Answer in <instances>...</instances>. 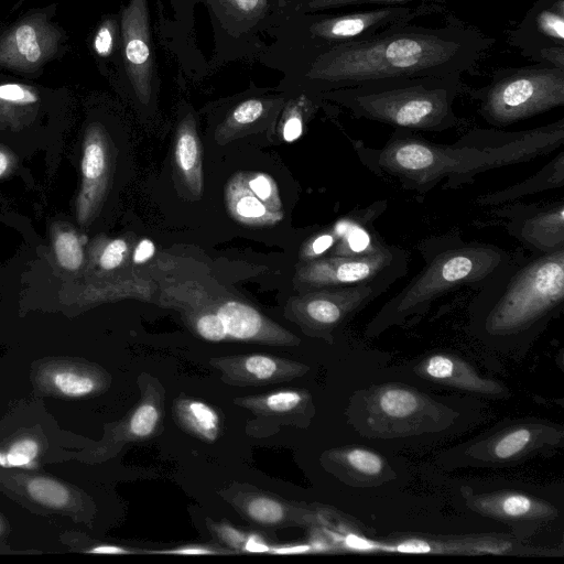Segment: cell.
<instances>
[{
  "instance_id": "cell-1",
  "label": "cell",
  "mask_w": 564,
  "mask_h": 564,
  "mask_svg": "<svg viewBox=\"0 0 564 564\" xmlns=\"http://www.w3.org/2000/svg\"><path fill=\"white\" fill-rule=\"evenodd\" d=\"M564 144V119L550 124L507 132L473 129L452 144L430 142L414 131L394 129L381 148L355 145L368 169L395 178L405 191L427 193L445 181L455 189L489 170L529 162Z\"/></svg>"
},
{
  "instance_id": "cell-2",
  "label": "cell",
  "mask_w": 564,
  "mask_h": 564,
  "mask_svg": "<svg viewBox=\"0 0 564 564\" xmlns=\"http://www.w3.org/2000/svg\"><path fill=\"white\" fill-rule=\"evenodd\" d=\"M491 43L457 25L424 28L403 22L322 52L306 78L334 90L384 78L463 74Z\"/></svg>"
},
{
  "instance_id": "cell-3",
  "label": "cell",
  "mask_w": 564,
  "mask_h": 564,
  "mask_svg": "<svg viewBox=\"0 0 564 564\" xmlns=\"http://www.w3.org/2000/svg\"><path fill=\"white\" fill-rule=\"evenodd\" d=\"M564 308V247L512 261L470 302L468 329L491 350L521 358Z\"/></svg>"
},
{
  "instance_id": "cell-4",
  "label": "cell",
  "mask_w": 564,
  "mask_h": 564,
  "mask_svg": "<svg viewBox=\"0 0 564 564\" xmlns=\"http://www.w3.org/2000/svg\"><path fill=\"white\" fill-rule=\"evenodd\" d=\"M420 252L424 267L369 321L366 337L414 323L448 292L464 286L481 289L516 256L495 245L466 242L458 235L424 240Z\"/></svg>"
},
{
  "instance_id": "cell-5",
  "label": "cell",
  "mask_w": 564,
  "mask_h": 564,
  "mask_svg": "<svg viewBox=\"0 0 564 564\" xmlns=\"http://www.w3.org/2000/svg\"><path fill=\"white\" fill-rule=\"evenodd\" d=\"M460 75L384 78L327 95L359 119L414 132H441L460 122L453 108L462 89Z\"/></svg>"
},
{
  "instance_id": "cell-6",
  "label": "cell",
  "mask_w": 564,
  "mask_h": 564,
  "mask_svg": "<svg viewBox=\"0 0 564 564\" xmlns=\"http://www.w3.org/2000/svg\"><path fill=\"white\" fill-rule=\"evenodd\" d=\"M458 416L452 406L395 382L357 391L347 409L348 422L373 440H416L446 432Z\"/></svg>"
},
{
  "instance_id": "cell-7",
  "label": "cell",
  "mask_w": 564,
  "mask_h": 564,
  "mask_svg": "<svg viewBox=\"0 0 564 564\" xmlns=\"http://www.w3.org/2000/svg\"><path fill=\"white\" fill-rule=\"evenodd\" d=\"M478 112L490 126L503 128L564 105V68L538 63L497 70L475 91Z\"/></svg>"
},
{
  "instance_id": "cell-8",
  "label": "cell",
  "mask_w": 564,
  "mask_h": 564,
  "mask_svg": "<svg viewBox=\"0 0 564 564\" xmlns=\"http://www.w3.org/2000/svg\"><path fill=\"white\" fill-rule=\"evenodd\" d=\"M564 445V427L549 420L525 417L500 423L438 456L451 468H502L554 454Z\"/></svg>"
},
{
  "instance_id": "cell-9",
  "label": "cell",
  "mask_w": 564,
  "mask_h": 564,
  "mask_svg": "<svg viewBox=\"0 0 564 564\" xmlns=\"http://www.w3.org/2000/svg\"><path fill=\"white\" fill-rule=\"evenodd\" d=\"M55 11V4L33 9L0 32L1 68L35 77L65 54L68 35L53 20Z\"/></svg>"
},
{
  "instance_id": "cell-10",
  "label": "cell",
  "mask_w": 564,
  "mask_h": 564,
  "mask_svg": "<svg viewBox=\"0 0 564 564\" xmlns=\"http://www.w3.org/2000/svg\"><path fill=\"white\" fill-rule=\"evenodd\" d=\"M408 262L406 251L390 245L362 257L325 256L302 261L294 283L305 291L377 283L392 285L406 274Z\"/></svg>"
},
{
  "instance_id": "cell-11",
  "label": "cell",
  "mask_w": 564,
  "mask_h": 564,
  "mask_svg": "<svg viewBox=\"0 0 564 564\" xmlns=\"http://www.w3.org/2000/svg\"><path fill=\"white\" fill-rule=\"evenodd\" d=\"M391 285L384 283L305 291L291 297L284 316L314 338L332 344L335 330Z\"/></svg>"
},
{
  "instance_id": "cell-12",
  "label": "cell",
  "mask_w": 564,
  "mask_h": 564,
  "mask_svg": "<svg viewBox=\"0 0 564 564\" xmlns=\"http://www.w3.org/2000/svg\"><path fill=\"white\" fill-rule=\"evenodd\" d=\"M460 492L471 511L507 524L520 541L535 534L560 516L551 502L516 489L476 492L464 486Z\"/></svg>"
},
{
  "instance_id": "cell-13",
  "label": "cell",
  "mask_w": 564,
  "mask_h": 564,
  "mask_svg": "<svg viewBox=\"0 0 564 564\" xmlns=\"http://www.w3.org/2000/svg\"><path fill=\"white\" fill-rule=\"evenodd\" d=\"M219 495L243 519L264 529L326 527L332 519L324 507L288 501L249 486L235 485Z\"/></svg>"
},
{
  "instance_id": "cell-14",
  "label": "cell",
  "mask_w": 564,
  "mask_h": 564,
  "mask_svg": "<svg viewBox=\"0 0 564 564\" xmlns=\"http://www.w3.org/2000/svg\"><path fill=\"white\" fill-rule=\"evenodd\" d=\"M368 547L401 553H425L443 555H538L554 556L556 550L536 549L524 545L513 535H429L398 534L388 543L370 544Z\"/></svg>"
},
{
  "instance_id": "cell-15",
  "label": "cell",
  "mask_w": 564,
  "mask_h": 564,
  "mask_svg": "<svg viewBox=\"0 0 564 564\" xmlns=\"http://www.w3.org/2000/svg\"><path fill=\"white\" fill-rule=\"evenodd\" d=\"M522 55L564 68V0H538L510 33Z\"/></svg>"
},
{
  "instance_id": "cell-16",
  "label": "cell",
  "mask_w": 564,
  "mask_h": 564,
  "mask_svg": "<svg viewBox=\"0 0 564 564\" xmlns=\"http://www.w3.org/2000/svg\"><path fill=\"white\" fill-rule=\"evenodd\" d=\"M411 17L412 10L405 6L361 9L316 19L310 26V33L324 44L326 51L372 37L394 24L409 22Z\"/></svg>"
},
{
  "instance_id": "cell-17",
  "label": "cell",
  "mask_w": 564,
  "mask_h": 564,
  "mask_svg": "<svg viewBox=\"0 0 564 564\" xmlns=\"http://www.w3.org/2000/svg\"><path fill=\"white\" fill-rule=\"evenodd\" d=\"M237 406L254 415L249 424V433L261 436L269 426L281 425L307 427L315 415V405L311 393L304 389H283L272 392L238 397L234 399ZM248 426V427H249Z\"/></svg>"
},
{
  "instance_id": "cell-18",
  "label": "cell",
  "mask_w": 564,
  "mask_h": 564,
  "mask_svg": "<svg viewBox=\"0 0 564 564\" xmlns=\"http://www.w3.org/2000/svg\"><path fill=\"white\" fill-rule=\"evenodd\" d=\"M210 308L223 322L227 340L257 343L269 346L294 347L301 339L281 325L264 316L252 305L226 299L212 303L191 302Z\"/></svg>"
},
{
  "instance_id": "cell-19",
  "label": "cell",
  "mask_w": 564,
  "mask_h": 564,
  "mask_svg": "<svg viewBox=\"0 0 564 564\" xmlns=\"http://www.w3.org/2000/svg\"><path fill=\"white\" fill-rule=\"evenodd\" d=\"M208 364L220 372L224 383L241 388L291 381L310 371L297 360L264 354L212 357Z\"/></svg>"
},
{
  "instance_id": "cell-20",
  "label": "cell",
  "mask_w": 564,
  "mask_h": 564,
  "mask_svg": "<svg viewBox=\"0 0 564 564\" xmlns=\"http://www.w3.org/2000/svg\"><path fill=\"white\" fill-rule=\"evenodd\" d=\"M121 39L130 83L138 98L142 102H148L152 89L153 58L147 0H129L123 8Z\"/></svg>"
},
{
  "instance_id": "cell-21",
  "label": "cell",
  "mask_w": 564,
  "mask_h": 564,
  "mask_svg": "<svg viewBox=\"0 0 564 564\" xmlns=\"http://www.w3.org/2000/svg\"><path fill=\"white\" fill-rule=\"evenodd\" d=\"M412 371L423 380L481 397L507 399L510 395L505 384L481 377L469 361L454 352H431L416 361Z\"/></svg>"
},
{
  "instance_id": "cell-22",
  "label": "cell",
  "mask_w": 564,
  "mask_h": 564,
  "mask_svg": "<svg viewBox=\"0 0 564 564\" xmlns=\"http://www.w3.org/2000/svg\"><path fill=\"white\" fill-rule=\"evenodd\" d=\"M507 216L509 234L533 253H546L564 247V204L517 206Z\"/></svg>"
},
{
  "instance_id": "cell-23",
  "label": "cell",
  "mask_w": 564,
  "mask_h": 564,
  "mask_svg": "<svg viewBox=\"0 0 564 564\" xmlns=\"http://www.w3.org/2000/svg\"><path fill=\"white\" fill-rule=\"evenodd\" d=\"M387 207L386 199L377 200L370 206L357 208L351 214L337 219L329 228L335 243L328 256L362 257L382 249L387 243L375 230L373 224Z\"/></svg>"
},
{
  "instance_id": "cell-24",
  "label": "cell",
  "mask_w": 564,
  "mask_h": 564,
  "mask_svg": "<svg viewBox=\"0 0 564 564\" xmlns=\"http://www.w3.org/2000/svg\"><path fill=\"white\" fill-rule=\"evenodd\" d=\"M321 463L350 486H378L395 477L381 455L359 446L328 449L322 454Z\"/></svg>"
},
{
  "instance_id": "cell-25",
  "label": "cell",
  "mask_w": 564,
  "mask_h": 564,
  "mask_svg": "<svg viewBox=\"0 0 564 564\" xmlns=\"http://www.w3.org/2000/svg\"><path fill=\"white\" fill-rule=\"evenodd\" d=\"M109 163L106 138L99 128H93L87 134L82 158V218H87L101 200L107 185Z\"/></svg>"
},
{
  "instance_id": "cell-26",
  "label": "cell",
  "mask_w": 564,
  "mask_h": 564,
  "mask_svg": "<svg viewBox=\"0 0 564 564\" xmlns=\"http://www.w3.org/2000/svg\"><path fill=\"white\" fill-rule=\"evenodd\" d=\"M227 210L236 221L252 227H268L279 224L282 212L269 209L248 187L247 173H237L226 184Z\"/></svg>"
},
{
  "instance_id": "cell-27",
  "label": "cell",
  "mask_w": 564,
  "mask_h": 564,
  "mask_svg": "<svg viewBox=\"0 0 564 564\" xmlns=\"http://www.w3.org/2000/svg\"><path fill=\"white\" fill-rule=\"evenodd\" d=\"M564 185V153L561 151L530 178L510 187L490 192L477 198L481 206H497L542 191L561 188Z\"/></svg>"
},
{
  "instance_id": "cell-28",
  "label": "cell",
  "mask_w": 564,
  "mask_h": 564,
  "mask_svg": "<svg viewBox=\"0 0 564 564\" xmlns=\"http://www.w3.org/2000/svg\"><path fill=\"white\" fill-rule=\"evenodd\" d=\"M174 159L177 171L188 189L195 196H200L204 184L200 142L191 115L182 121L177 129Z\"/></svg>"
},
{
  "instance_id": "cell-29",
  "label": "cell",
  "mask_w": 564,
  "mask_h": 564,
  "mask_svg": "<svg viewBox=\"0 0 564 564\" xmlns=\"http://www.w3.org/2000/svg\"><path fill=\"white\" fill-rule=\"evenodd\" d=\"M173 416L177 425L192 436L214 443L221 431L220 416L208 403L180 395L173 403Z\"/></svg>"
},
{
  "instance_id": "cell-30",
  "label": "cell",
  "mask_w": 564,
  "mask_h": 564,
  "mask_svg": "<svg viewBox=\"0 0 564 564\" xmlns=\"http://www.w3.org/2000/svg\"><path fill=\"white\" fill-rule=\"evenodd\" d=\"M210 533L234 553H269L271 545L257 533L245 532L226 521L206 519Z\"/></svg>"
},
{
  "instance_id": "cell-31",
  "label": "cell",
  "mask_w": 564,
  "mask_h": 564,
  "mask_svg": "<svg viewBox=\"0 0 564 564\" xmlns=\"http://www.w3.org/2000/svg\"><path fill=\"white\" fill-rule=\"evenodd\" d=\"M50 381L55 390L66 397L82 398L98 391L102 386V379L94 373L70 369L54 371Z\"/></svg>"
},
{
  "instance_id": "cell-32",
  "label": "cell",
  "mask_w": 564,
  "mask_h": 564,
  "mask_svg": "<svg viewBox=\"0 0 564 564\" xmlns=\"http://www.w3.org/2000/svg\"><path fill=\"white\" fill-rule=\"evenodd\" d=\"M26 489L35 501L46 507L62 508L69 501V492L66 487L50 478H32L28 481Z\"/></svg>"
},
{
  "instance_id": "cell-33",
  "label": "cell",
  "mask_w": 564,
  "mask_h": 564,
  "mask_svg": "<svg viewBox=\"0 0 564 564\" xmlns=\"http://www.w3.org/2000/svg\"><path fill=\"white\" fill-rule=\"evenodd\" d=\"M54 251L58 264L69 271L78 270L84 261L79 238L74 231H61L54 240Z\"/></svg>"
},
{
  "instance_id": "cell-34",
  "label": "cell",
  "mask_w": 564,
  "mask_h": 564,
  "mask_svg": "<svg viewBox=\"0 0 564 564\" xmlns=\"http://www.w3.org/2000/svg\"><path fill=\"white\" fill-rule=\"evenodd\" d=\"M247 184L251 192L271 210L282 212V202L274 180L262 172L247 173Z\"/></svg>"
},
{
  "instance_id": "cell-35",
  "label": "cell",
  "mask_w": 564,
  "mask_h": 564,
  "mask_svg": "<svg viewBox=\"0 0 564 564\" xmlns=\"http://www.w3.org/2000/svg\"><path fill=\"white\" fill-rule=\"evenodd\" d=\"M39 454V445L32 438H23L11 445L7 453L0 452V466L26 468Z\"/></svg>"
},
{
  "instance_id": "cell-36",
  "label": "cell",
  "mask_w": 564,
  "mask_h": 564,
  "mask_svg": "<svg viewBox=\"0 0 564 564\" xmlns=\"http://www.w3.org/2000/svg\"><path fill=\"white\" fill-rule=\"evenodd\" d=\"M264 112V105L259 99H248L239 104L227 118L226 128L238 129L257 121Z\"/></svg>"
},
{
  "instance_id": "cell-37",
  "label": "cell",
  "mask_w": 564,
  "mask_h": 564,
  "mask_svg": "<svg viewBox=\"0 0 564 564\" xmlns=\"http://www.w3.org/2000/svg\"><path fill=\"white\" fill-rule=\"evenodd\" d=\"M412 0H308L306 9L308 11H321L330 9H341L349 7H387L404 6Z\"/></svg>"
},
{
  "instance_id": "cell-38",
  "label": "cell",
  "mask_w": 564,
  "mask_h": 564,
  "mask_svg": "<svg viewBox=\"0 0 564 564\" xmlns=\"http://www.w3.org/2000/svg\"><path fill=\"white\" fill-rule=\"evenodd\" d=\"M129 247L124 239H113L104 248L99 257V267L105 271L119 268L127 259Z\"/></svg>"
},
{
  "instance_id": "cell-39",
  "label": "cell",
  "mask_w": 564,
  "mask_h": 564,
  "mask_svg": "<svg viewBox=\"0 0 564 564\" xmlns=\"http://www.w3.org/2000/svg\"><path fill=\"white\" fill-rule=\"evenodd\" d=\"M116 24L113 20H105L97 29L94 40L93 48L100 57H107L112 53L115 44Z\"/></svg>"
},
{
  "instance_id": "cell-40",
  "label": "cell",
  "mask_w": 564,
  "mask_h": 564,
  "mask_svg": "<svg viewBox=\"0 0 564 564\" xmlns=\"http://www.w3.org/2000/svg\"><path fill=\"white\" fill-rule=\"evenodd\" d=\"M141 553L155 554H173V555H221L232 554L234 552L227 547L212 544H189L182 545L170 550L141 551Z\"/></svg>"
},
{
  "instance_id": "cell-41",
  "label": "cell",
  "mask_w": 564,
  "mask_h": 564,
  "mask_svg": "<svg viewBox=\"0 0 564 564\" xmlns=\"http://www.w3.org/2000/svg\"><path fill=\"white\" fill-rule=\"evenodd\" d=\"M335 243V238L328 229L312 238L302 250V261L324 257Z\"/></svg>"
},
{
  "instance_id": "cell-42",
  "label": "cell",
  "mask_w": 564,
  "mask_h": 564,
  "mask_svg": "<svg viewBox=\"0 0 564 564\" xmlns=\"http://www.w3.org/2000/svg\"><path fill=\"white\" fill-rule=\"evenodd\" d=\"M303 133L302 116L297 111H293L284 122L283 139L286 142L297 140Z\"/></svg>"
},
{
  "instance_id": "cell-43",
  "label": "cell",
  "mask_w": 564,
  "mask_h": 564,
  "mask_svg": "<svg viewBox=\"0 0 564 564\" xmlns=\"http://www.w3.org/2000/svg\"><path fill=\"white\" fill-rule=\"evenodd\" d=\"M154 252V243L149 239H143L138 243L133 252V262L137 264L144 263L147 260L153 257Z\"/></svg>"
},
{
  "instance_id": "cell-44",
  "label": "cell",
  "mask_w": 564,
  "mask_h": 564,
  "mask_svg": "<svg viewBox=\"0 0 564 564\" xmlns=\"http://www.w3.org/2000/svg\"><path fill=\"white\" fill-rule=\"evenodd\" d=\"M313 549V545L308 544H294V545H281L270 547L269 553L271 554H299L306 553Z\"/></svg>"
},
{
  "instance_id": "cell-45",
  "label": "cell",
  "mask_w": 564,
  "mask_h": 564,
  "mask_svg": "<svg viewBox=\"0 0 564 564\" xmlns=\"http://www.w3.org/2000/svg\"><path fill=\"white\" fill-rule=\"evenodd\" d=\"M94 554H131L135 553L133 550L126 549L119 545L102 544L95 546L88 551Z\"/></svg>"
},
{
  "instance_id": "cell-46",
  "label": "cell",
  "mask_w": 564,
  "mask_h": 564,
  "mask_svg": "<svg viewBox=\"0 0 564 564\" xmlns=\"http://www.w3.org/2000/svg\"><path fill=\"white\" fill-rule=\"evenodd\" d=\"M228 2L243 13H251L259 9L261 0H228Z\"/></svg>"
},
{
  "instance_id": "cell-47",
  "label": "cell",
  "mask_w": 564,
  "mask_h": 564,
  "mask_svg": "<svg viewBox=\"0 0 564 564\" xmlns=\"http://www.w3.org/2000/svg\"><path fill=\"white\" fill-rule=\"evenodd\" d=\"M9 165L10 159L8 154L3 151H0V176H2L7 172Z\"/></svg>"
}]
</instances>
